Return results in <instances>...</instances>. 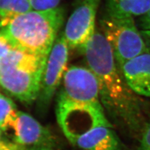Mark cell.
<instances>
[{"label":"cell","instance_id":"6da1fadb","mask_svg":"<svg viewBox=\"0 0 150 150\" xmlns=\"http://www.w3.org/2000/svg\"><path fill=\"white\" fill-rule=\"evenodd\" d=\"M81 50L88 68L97 78L108 118L131 133H142L146 125L143 102L126 83L104 35L95 31Z\"/></svg>","mask_w":150,"mask_h":150},{"label":"cell","instance_id":"7a4b0ae2","mask_svg":"<svg viewBox=\"0 0 150 150\" xmlns=\"http://www.w3.org/2000/svg\"><path fill=\"white\" fill-rule=\"evenodd\" d=\"M64 20L60 7L32 10L15 18L0 28L13 48L48 58Z\"/></svg>","mask_w":150,"mask_h":150},{"label":"cell","instance_id":"3957f363","mask_svg":"<svg viewBox=\"0 0 150 150\" xmlns=\"http://www.w3.org/2000/svg\"><path fill=\"white\" fill-rule=\"evenodd\" d=\"M47 58L11 49L0 59V85L9 95L30 104L38 97Z\"/></svg>","mask_w":150,"mask_h":150},{"label":"cell","instance_id":"277c9868","mask_svg":"<svg viewBox=\"0 0 150 150\" xmlns=\"http://www.w3.org/2000/svg\"><path fill=\"white\" fill-rule=\"evenodd\" d=\"M102 33L110 44L117 65H123L137 56L149 53L133 18L106 15L100 20Z\"/></svg>","mask_w":150,"mask_h":150},{"label":"cell","instance_id":"5b68a950","mask_svg":"<svg viewBox=\"0 0 150 150\" xmlns=\"http://www.w3.org/2000/svg\"><path fill=\"white\" fill-rule=\"evenodd\" d=\"M62 80V87L57 100L101 105L97 78L89 68L76 66L69 67Z\"/></svg>","mask_w":150,"mask_h":150},{"label":"cell","instance_id":"8992f818","mask_svg":"<svg viewBox=\"0 0 150 150\" xmlns=\"http://www.w3.org/2000/svg\"><path fill=\"white\" fill-rule=\"evenodd\" d=\"M69 46L63 33L56 39L47 58L42 75L38 97V106L41 110L49 106L67 70Z\"/></svg>","mask_w":150,"mask_h":150},{"label":"cell","instance_id":"52a82bcc","mask_svg":"<svg viewBox=\"0 0 150 150\" xmlns=\"http://www.w3.org/2000/svg\"><path fill=\"white\" fill-rule=\"evenodd\" d=\"M101 0H84L66 24L64 36L69 48H82L95 33V20Z\"/></svg>","mask_w":150,"mask_h":150},{"label":"cell","instance_id":"ba28073f","mask_svg":"<svg viewBox=\"0 0 150 150\" xmlns=\"http://www.w3.org/2000/svg\"><path fill=\"white\" fill-rule=\"evenodd\" d=\"M15 143L21 146H43L52 148L55 139L49 129L32 116L18 111L15 134Z\"/></svg>","mask_w":150,"mask_h":150},{"label":"cell","instance_id":"9c48e42d","mask_svg":"<svg viewBox=\"0 0 150 150\" xmlns=\"http://www.w3.org/2000/svg\"><path fill=\"white\" fill-rule=\"evenodd\" d=\"M121 72L126 83L138 96L150 98V53H146L126 63Z\"/></svg>","mask_w":150,"mask_h":150},{"label":"cell","instance_id":"30bf717a","mask_svg":"<svg viewBox=\"0 0 150 150\" xmlns=\"http://www.w3.org/2000/svg\"><path fill=\"white\" fill-rule=\"evenodd\" d=\"M70 143L84 150H123V145L112 126L93 128Z\"/></svg>","mask_w":150,"mask_h":150},{"label":"cell","instance_id":"8fae6325","mask_svg":"<svg viewBox=\"0 0 150 150\" xmlns=\"http://www.w3.org/2000/svg\"><path fill=\"white\" fill-rule=\"evenodd\" d=\"M106 15L133 18L145 15L150 9V0H107Z\"/></svg>","mask_w":150,"mask_h":150},{"label":"cell","instance_id":"7c38bea8","mask_svg":"<svg viewBox=\"0 0 150 150\" xmlns=\"http://www.w3.org/2000/svg\"><path fill=\"white\" fill-rule=\"evenodd\" d=\"M32 10L28 0H0V28L18 16Z\"/></svg>","mask_w":150,"mask_h":150},{"label":"cell","instance_id":"4fadbf2b","mask_svg":"<svg viewBox=\"0 0 150 150\" xmlns=\"http://www.w3.org/2000/svg\"><path fill=\"white\" fill-rule=\"evenodd\" d=\"M18 111L16 105L9 98L0 94V130L13 131L15 134Z\"/></svg>","mask_w":150,"mask_h":150},{"label":"cell","instance_id":"5bb4252c","mask_svg":"<svg viewBox=\"0 0 150 150\" xmlns=\"http://www.w3.org/2000/svg\"><path fill=\"white\" fill-rule=\"evenodd\" d=\"M35 11H46L58 7L61 0H28Z\"/></svg>","mask_w":150,"mask_h":150},{"label":"cell","instance_id":"9a60e30c","mask_svg":"<svg viewBox=\"0 0 150 150\" xmlns=\"http://www.w3.org/2000/svg\"><path fill=\"white\" fill-rule=\"evenodd\" d=\"M137 150H150V122L146 123L143 129Z\"/></svg>","mask_w":150,"mask_h":150},{"label":"cell","instance_id":"2e32d148","mask_svg":"<svg viewBox=\"0 0 150 150\" xmlns=\"http://www.w3.org/2000/svg\"><path fill=\"white\" fill-rule=\"evenodd\" d=\"M13 48L0 30V59L5 56Z\"/></svg>","mask_w":150,"mask_h":150},{"label":"cell","instance_id":"e0dca14e","mask_svg":"<svg viewBox=\"0 0 150 150\" xmlns=\"http://www.w3.org/2000/svg\"><path fill=\"white\" fill-rule=\"evenodd\" d=\"M25 147L17 143H11L0 141V150H25Z\"/></svg>","mask_w":150,"mask_h":150},{"label":"cell","instance_id":"ac0fdd59","mask_svg":"<svg viewBox=\"0 0 150 150\" xmlns=\"http://www.w3.org/2000/svg\"><path fill=\"white\" fill-rule=\"evenodd\" d=\"M139 26L143 30H150V9L139 19Z\"/></svg>","mask_w":150,"mask_h":150},{"label":"cell","instance_id":"d6986e66","mask_svg":"<svg viewBox=\"0 0 150 150\" xmlns=\"http://www.w3.org/2000/svg\"><path fill=\"white\" fill-rule=\"evenodd\" d=\"M143 38L145 42L149 53H150V30H142L141 31Z\"/></svg>","mask_w":150,"mask_h":150},{"label":"cell","instance_id":"ffe728a7","mask_svg":"<svg viewBox=\"0 0 150 150\" xmlns=\"http://www.w3.org/2000/svg\"><path fill=\"white\" fill-rule=\"evenodd\" d=\"M25 150H53L52 148L43 146H33L25 148Z\"/></svg>","mask_w":150,"mask_h":150}]
</instances>
